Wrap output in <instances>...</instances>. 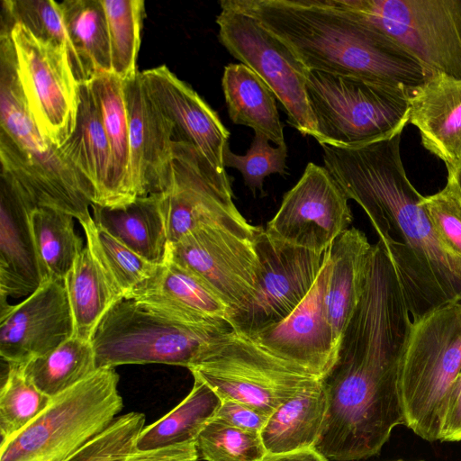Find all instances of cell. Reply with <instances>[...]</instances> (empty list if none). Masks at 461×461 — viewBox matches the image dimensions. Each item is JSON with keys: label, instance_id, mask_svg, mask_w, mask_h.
<instances>
[{"label": "cell", "instance_id": "obj_1", "mask_svg": "<svg viewBox=\"0 0 461 461\" xmlns=\"http://www.w3.org/2000/svg\"><path fill=\"white\" fill-rule=\"evenodd\" d=\"M411 317L384 249L372 252L365 292L321 378L327 401L314 448L328 460L377 455L404 424L400 354Z\"/></svg>", "mask_w": 461, "mask_h": 461}, {"label": "cell", "instance_id": "obj_2", "mask_svg": "<svg viewBox=\"0 0 461 461\" xmlns=\"http://www.w3.org/2000/svg\"><path fill=\"white\" fill-rule=\"evenodd\" d=\"M401 134L356 148L321 145L323 163L367 215L396 276L411 320L461 303V255L436 233L400 154Z\"/></svg>", "mask_w": 461, "mask_h": 461}, {"label": "cell", "instance_id": "obj_3", "mask_svg": "<svg viewBox=\"0 0 461 461\" xmlns=\"http://www.w3.org/2000/svg\"><path fill=\"white\" fill-rule=\"evenodd\" d=\"M220 5L254 18L309 70L410 92L431 76L393 41L353 20L329 0H223Z\"/></svg>", "mask_w": 461, "mask_h": 461}, {"label": "cell", "instance_id": "obj_4", "mask_svg": "<svg viewBox=\"0 0 461 461\" xmlns=\"http://www.w3.org/2000/svg\"><path fill=\"white\" fill-rule=\"evenodd\" d=\"M1 176L18 185L37 207L61 211L79 223L92 217L94 190L62 154L42 137L19 81L9 30L0 32Z\"/></svg>", "mask_w": 461, "mask_h": 461}, {"label": "cell", "instance_id": "obj_5", "mask_svg": "<svg viewBox=\"0 0 461 461\" xmlns=\"http://www.w3.org/2000/svg\"><path fill=\"white\" fill-rule=\"evenodd\" d=\"M461 373V303L411 320L400 354L405 425L428 441L440 439L451 390Z\"/></svg>", "mask_w": 461, "mask_h": 461}, {"label": "cell", "instance_id": "obj_6", "mask_svg": "<svg viewBox=\"0 0 461 461\" xmlns=\"http://www.w3.org/2000/svg\"><path fill=\"white\" fill-rule=\"evenodd\" d=\"M410 91L354 77L309 70L306 94L321 145L356 148L402 134Z\"/></svg>", "mask_w": 461, "mask_h": 461}, {"label": "cell", "instance_id": "obj_7", "mask_svg": "<svg viewBox=\"0 0 461 461\" xmlns=\"http://www.w3.org/2000/svg\"><path fill=\"white\" fill-rule=\"evenodd\" d=\"M112 367L53 397L27 427L1 441L0 461H66L117 419L122 409Z\"/></svg>", "mask_w": 461, "mask_h": 461}, {"label": "cell", "instance_id": "obj_8", "mask_svg": "<svg viewBox=\"0 0 461 461\" xmlns=\"http://www.w3.org/2000/svg\"><path fill=\"white\" fill-rule=\"evenodd\" d=\"M230 329L190 323L123 298L105 314L93 336L96 367L166 364L189 368L212 339Z\"/></svg>", "mask_w": 461, "mask_h": 461}, {"label": "cell", "instance_id": "obj_9", "mask_svg": "<svg viewBox=\"0 0 461 461\" xmlns=\"http://www.w3.org/2000/svg\"><path fill=\"white\" fill-rule=\"evenodd\" d=\"M221 400H235L269 416L321 378L284 361L232 329L212 339L189 368Z\"/></svg>", "mask_w": 461, "mask_h": 461}, {"label": "cell", "instance_id": "obj_10", "mask_svg": "<svg viewBox=\"0 0 461 461\" xmlns=\"http://www.w3.org/2000/svg\"><path fill=\"white\" fill-rule=\"evenodd\" d=\"M393 41L429 72L461 79V0H329Z\"/></svg>", "mask_w": 461, "mask_h": 461}, {"label": "cell", "instance_id": "obj_11", "mask_svg": "<svg viewBox=\"0 0 461 461\" xmlns=\"http://www.w3.org/2000/svg\"><path fill=\"white\" fill-rule=\"evenodd\" d=\"M231 178L191 144L173 142L172 176L162 193L168 244L202 227L223 228L255 239L260 227L251 225L233 201Z\"/></svg>", "mask_w": 461, "mask_h": 461}, {"label": "cell", "instance_id": "obj_12", "mask_svg": "<svg viewBox=\"0 0 461 461\" xmlns=\"http://www.w3.org/2000/svg\"><path fill=\"white\" fill-rule=\"evenodd\" d=\"M221 8L216 17L220 42L269 87L285 110L289 123L303 135L315 139L316 123L306 94L309 69L254 18L230 7Z\"/></svg>", "mask_w": 461, "mask_h": 461}, {"label": "cell", "instance_id": "obj_13", "mask_svg": "<svg viewBox=\"0 0 461 461\" xmlns=\"http://www.w3.org/2000/svg\"><path fill=\"white\" fill-rule=\"evenodd\" d=\"M260 263L255 292L229 319L232 330L252 336L286 319L305 299L329 257L270 237L259 229L254 239Z\"/></svg>", "mask_w": 461, "mask_h": 461}, {"label": "cell", "instance_id": "obj_14", "mask_svg": "<svg viewBox=\"0 0 461 461\" xmlns=\"http://www.w3.org/2000/svg\"><path fill=\"white\" fill-rule=\"evenodd\" d=\"M10 33L28 109L42 137L60 148L75 128L79 103L68 55L22 24H14Z\"/></svg>", "mask_w": 461, "mask_h": 461}, {"label": "cell", "instance_id": "obj_15", "mask_svg": "<svg viewBox=\"0 0 461 461\" xmlns=\"http://www.w3.org/2000/svg\"><path fill=\"white\" fill-rule=\"evenodd\" d=\"M166 256L201 279L228 307L230 317L255 292L260 263L253 239L202 227L168 244Z\"/></svg>", "mask_w": 461, "mask_h": 461}, {"label": "cell", "instance_id": "obj_16", "mask_svg": "<svg viewBox=\"0 0 461 461\" xmlns=\"http://www.w3.org/2000/svg\"><path fill=\"white\" fill-rule=\"evenodd\" d=\"M352 220L348 198L338 183L325 167L309 162L265 230L282 242L323 252Z\"/></svg>", "mask_w": 461, "mask_h": 461}, {"label": "cell", "instance_id": "obj_17", "mask_svg": "<svg viewBox=\"0 0 461 461\" xmlns=\"http://www.w3.org/2000/svg\"><path fill=\"white\" fill-rule=\"evenodd\" d=\"M74 335L64 282L42 284L18 304L1 301L0 355L24 364L44 356Z\"/></svg>", "mask_w": 461, "mask_h": 461}, {"label": "cell", "instance_id": "obj_18", "mask_svg": "<svg viewBox=\"0 0 461 461\" xmlns=\"http://www.w3.org/2000/svg\"><path fill=\"white\" fill-rule=\"evenodd\" d=\"M330 258L309 294L283 321L250 337L275 357L322 378L333 366L339 342L326 308Z\"/></svg>", "mask_w": 461, "mask_h": 461}, {"label": "cell", "instance_id": "obj_19", "mask_svg": "<svg viewBox=\"0 0 461 461\" xmlns=\"http://www.w3.org/2000/svg\"><path fill=\"white\" fill-rule=\"evenodd\" d=\"M140 77L148 95L170 122L173 140L193 145L212 167L225 170L230 132L217 113L164 65L141 71Z\"/></svg>", "mask_w": 461, "mask_h": 461}, {"label": "cell", "instance_id": "obj_20", "mask_svg": "<svg viewBox=\"0 0 461 461\" xmlns=\"http://www.w3.org/2000/svg\"><path fill=\"white\" fill-rule=\"evenodd\" d=\"M122 82L133 193L136 197L164 193L172 176V125L148 95L140 72Z\"/></svg>", "mask_w": 461, "mask_h": 461}, {"label": "cell", "instance_id": "obj_21", "mask_svg": "<svg viewBox=\"0 0 461 461\" xmlns=\"http://www.w3.org/2000/svg\"><path fill=\"white\" fill-rule=\"evenodd\" d=\"M37 206L14 182H0V296H29L41 285L31 213Z\"/></svg>", "mask_w": 461, "mask_h": 461}, {"label": "cell", "instance_id": "obj_22", "mask_svg": "<svg viewBox=\"0 0 461 461\" xmlns=\"http://www.w3.org/2000/svg\"><path fill=\"white\" fill-rule=\"evenodd\" d=\"M409 123L447 174L461 168V79L433 74L410 93Z\"/></svg>", "mask_w": 461, "mask_h": 461}, {"label": "cell", "instance_id": "obj_23", "mask_svg": "<svg viewBox=\"0 0 461 461\" xmlns=\"http://www.w3.org/2000/svg\"><path fill=\"white\" fill-rule=\"evenodd\" d=\"M126 299L143 302L185 321L231 328L230 311L196 276L167 256L156 273Z\"/></svg>", "mask_w": 461, "mask_h": 461}, {"label": "cell", "instance_id": "obj_24", "mask_svg": "<svg viewBox=\"0 0 461 461\" xmlns=\"http://www.w3.org/2000/svg\"><path fill=\"white\" fill-rule=\"evenodd\" d=\"M373 244L357 228H348L329 248L330 276L326 290L328 317L336 339L353 316L365 292Z\"/></svg>", "mask_w": 461, "mask_h": 461}, {"label": "cell", "instance_id": "obj_25", "mask_svg": "<svg viewBox=\"0 0 461 461\" xmlns=\"http://www.w3.org/2000/svg\"><path fill=\"white\" fill-rule=\"evenodd\" d=\"M91 208L98 226L149 262L163 263L168 240L162 193L139 196L120 206Z\"/></svg>", "mask_w": 461, "mask_h": 461}, {"label": "cell", "instance_id": "obj_26", "mask_svg": "<svg viewBox=\"0 0 461 461\" xmlns=\"http://www.w3.org/2000/svg\"><path fill=\"white\" fill-rule=\"evenodd\" d=\"M109 142L111 164L107 207L128 203L135 196L130 173V130L123 82L112 72H100L88 83Z\"/></svg>", "mask_w": 461, "mask_h": 461}, {"label": "cell", "instance_id": "obj_27", "mask_svg": "<svg viewBox=\"0 0 461 461\" xmlns=\"http://www.w3.org/2000/svg\"><path fill=\"white\" fill-rule=\"evenodd\" d=\"M62 154L92 185L94 204L105 206L111 164L109 142L89 84L79 85L75 128L59 148Z\"/></svg>", "mask_w": 461, "mask_h": 461}, {"label": "cell", "instance_id": "obj_28", "mask_svg": "<svg viewBox=\"0 0 461 461\" xmlns=\"http://www.w3.org/2000/svg\"><path fill=\"white\" fill-rule=\"evenodd\" d=\"M221 86L233 123L252 128L276 146L286 145L276 98L256 73L241 63L229 64L224 68Z\"/></svg>", "mask_w": 461, "mask_h": 461}, {"label": "cell", "instance_id": "obj_29", "mask_svg": "<svg viewBox=\"0 0 461 461\" xmlns=\"http://www.w3.org/2000/svg\"><path fill=\"white\" fill-rule=\"evenodd\" d=\"M64 285L74 322L73 336L92 341L103 318L123 296L87 246L76 258Z\"/></svg>", "mask_w": 461, "mask_h": 461}, {"label": "cell", "instance_id": "obj_30", "mask_svg": "<svg viewBox=\"0 0 461 461\" xmlns=\"http://www.w3.org/2000/svg\"><path fill=\"white\" fill-rule=\"evenodd\" d=\"M327 409L322 384L307 389L277 407L260 432L268 454L313 447Z\"/></svg>", "mask_w": 461, "mask_h": 461}, {"label": "cell", "instance_id": "obj_31", "mask_svg": "<svg viewBox=\"0 0 461 461\" xmlns=\"http://www.w3.org/2000/svg\"><path fill=\"white\" fill-rule=\"evenodd\" d=\"M221 399L203 380L194 376L187 396L171 411L144 427L134 449L148 450L196 441L203 428L214 418Z\"/></svg>", "mask_w": 461, "mask_h": 461}, {"label": "cell", "instance_id": "obj_32", "mask_svg": "<svg viewBox=\"0 0 461 461\" xmlns=\"http://www.w3.org/2000/svg\"><path fill=\"white\" fill-rule=\"evenodd\" d=\"M31 228L41 285L64 282L85 248L75 230L74 217L56 209L36 207L31 213Z\"/></svg>", "mask_w": 461, "mask_h": 461}, {"label": "cell", "instance_id": "obj_33", "mask_svg": "<svg viewBox=\"0 0 461 461\" xmlns=\"http://www.w3.org/2000/svg\"><path fill=\"white\" fill-rule=\"evenodd\" d=\"M59 4L88 81L100 72H112L108 23L101 0H64Z\"/></svg>", "mask_w": 461, "mask_h": 461}, {"label": "cell", "instance_id": "obj_34", "mask_svg": "<svg viewBox=\"0 0 461 461\" xmlns=\"http://www.w3.org/2000/svg\"><path fill=\"white\" fill-rule=\"evenodd\" d=\"M28 378L53 398L92 375L96 370L92 341L72 336L50 353L23 364Z\"/></svg>", "mask_w": 461, "mask_h": 461}, {"label": "cell", "instance_id": "obj_35", "mask_svg": "<svg viewBox=\"0 0 461 461\" xmlns=\"http://www.w3.org/2000/svg\"><path fill=\"white\" fill-rule=\"evenodd\" d=\"M16 23L23 25L39 40L66 50L77 83H89L80 58L66 30L58 2L3 0L1 26L11 30Z\"/></svg>", "mask_w": 461, "mask_h": 461}, {"label": "cell", "instance_id": "obj_36", "mask_svg": "<svg viewBox=\"0 0 461 461\" xmlns=\"http://www.w3.org/2000/svg\"><path fill=\"white\" fill-rule=\"evenodd\" d=\"M80 224L86 246L123 298L156 273L159 265L149 262L122 244L98 226L93 217Z\"/></svg>", "mask_w": 461, "mask_h": 461}, {"label": "cell", "instance_id": "obj_37", "mask_svg": "<svg viewBox=\"0 0 461 461\" xmlns=\"http://www.w3.org/2000/svg\"><path fill=\"white\" fill-rule=\"evenodd\" d=\"M108 23L112 73L122 81L136 76L145 7L142 0H101Z\"/></svg>", "mask_w": 461, "mask_h": 461}, {"label": "cell", "instance_id": "obj_38", "mask_svg": "<svg viewBox=\"0 0 461 461\" xmlns=\"http://www.w3.org/2000/svg\"><path fill=\"white\" fill-rule=\"evenodd\" d=\"M8 370L0 393V432L7 440L27 427L51 402L28 378L23 364L7 363Z\"/></svg>", "mask_w": 461, "mask_h": 461}, {"label": "cell", "instance_id": "obj_39", "mask_svg": "<svg viewBox=\"0 0 461 461\" xmlns=\"http://www.w3.org/2000/svg\"><path fill=\"white\" fill-rule=\"evenodd\" d=\"M196 446L205 461H260L267 453L260 433L212 420L201 431Z\"/></svg>", "mask_w": 461, "mask_h": 461}, {"label": "cell", "instance_id": "obj_40", "mask_svg": "<svg viewBox=\"0 0 461 461\" xmlns=\"http://www.w3.org/2000/svg\"><path fill=\"white\" fill-rule=\"evenodd\" d=\"M254 138L245 155L234 154L230 146L224 152V167L238 169L244 184L255 194L263 192L266 176L271 174H286L287 148L272 147L269 140L260 132L254 131Z\"/></svg>", "mask_w": 461, "mask_h": 461}, {"label": "cell", "instance_id": "obj_41", "mask_svg": "<svg viewBox=\"0 0 461 461\" xmlns=\"http://www.w3.org/2000/svg\"><path fill=\"white\" fill-rule=\"evenodd\" d=\"M145 416L130 412L118 417L109 428L66 461H120L134 448L144 429Z\"/></svg>", "mask_w": 461, "mask_h": 461}, {"label": "cell", "instance_id": "obj_42", "mask_svg": "<svg viewBox=\"0 0 461 461\" xmlns=\"http://www.w3.org/2000/svg\"><path fill=\"white\" fill-rule=\"evenodd\" d=\"M420 204L436 233L453 250L461 255V208L449 187L423 196Z\"/></svg>", "mask_w": 461, "mask_h": 461}, {"label": "cell", "instance_id": "obj_43", "mask_svg": "<svg viewBox=\"0 0 461 461\" xmlns=\"http://www.w3.org/2000/svg\"><path fill=\"white\" fill-rule=\"evenodd\" d=\"M268 416L235 400H221V403L212 420L240 429L260 433Z\"/></svg>", "mask_w": 461, "mask_h": 461}, {"label": "cell", "instance_id": "obj_44", "mask_svg": "<svg viewBox=\"0 0 461 461\" xmlns=\"http://www.w3.org/2000/svg\"><path fill=\"white\" fill-rule=\"evenodd\" d=\"M198 456L196 441H189L148 450L133 448L120 461H197Z\"/></svg>", "mask_w": 461, "mask_h": 461}, {"label": "cell", "instance_id": "obj_45", "mask_svg": "<svg viewBox=\"0 0 461 461\" xmlns=\"http://www.w3.org/2000/svg\"><path fill=\"white\" fill-rule=\"evenodd\" d=\"M439 440L451 442L461 440V373L446 405Z\"/></svg>", "mask_w": 461, "mask_h": 461}, {"label": "cell", "instance_id": "obj_46", "mask_svg": "<svg viewBox=\"0 0 461 461\" xmlns=\"http://www.w3.org/2000/svg\"><path fill=\"white\" fill-rule=\"evenodd\" d=\"M260 461H328L314 447L286 453L267 454Z\"/></svg>", "mask_w": 461, "mask_h": 461}, {"label": "cell", "instance_id": "obj_47", "mask_svg": "<svg viewBox=\"0 0 461 461\" xmlns=\"http://www.w3.org/2000/svg\"><path fill=\"white\" fill-rule=\"evenodd\" d=\"M447 185L453 193L461 208V168L447 174Z\"/></svg>", "mask_w": 461, "mask_h": 461}]
</instances>
